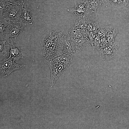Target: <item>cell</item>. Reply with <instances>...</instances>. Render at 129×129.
I'll return each mask as SVG.
<instances>
[{
  "label": "cell",
  "mask_w": 129,
  "mask_h": 129,
  "mask_svg": "<svg viewBox=\"0 0 129 129\" xmlns=\"http://www.w3.org/2000/svg\"><path fill=\"white\" fill-rule=\"evenodd\" d=\"M63 33L62 31L52 30L44 35L41 43L43 51V63L48 64L61 54Z\"/></svg>",
  "instance_id": "6da1fadb"
},
{
  "label": "cell",
  "mask_w": 129,
  "mask_h": 129,
  "mask_svg": "<svg viewBox=\"0 0 129 129\" xmlns=\"http://www.w3.org/2000/svg\"><path fill=\"white\" fill-rule=\"evenodd\" d=\"M71 58L64 56L59 57L48 64L51 71L49 84L51 87L54 86L63 72L68 67L71 60Z\"/></svg>",
  "instance_id": "7a4b0ae2"
},
{
  "label": "cell",
  "mask_w": 129,
  "mask_h": 129,
  "mask_svg": "<svg viewBox=\"0 0 129 129\" xmlns=\"http://www.w3.org/2000/svg\"><path fill=\"white\" fill-rule=\"evenodd\" d=\"M8 22L3 33L4 39L9 43H15L17 36L22 32L26 24L23 22L18 20H10Z\"/></svg>",
  "instance_id": "3957f363"
},
{
  "label": "cell",
  "mask_w": 129,
  "mask_h": 129,
  "mask_svg": "<svg viewBox=\"0 0 129 129\" xmlns=\"http://www.w3.org/2000/svg\"><path fill=\"white\" fill-rule=\"evenodd\" d=\"M22 12L21 6L11 3L6 7L0 8V17L5 18L8 21L13 20L21 21Z\"/></svg>",
  "instance_id": "277c9868"
},
{
  "label": "cell",
  "mask_w": 129,
  "mask_h": 129,
  "mask_svg": "<svg viewBox=\"0 0 129 129\" xmlns=\"http://www.w3.org/2000/svg\"><path fill=\"white\" fill-rule=\"evenodd\" d=\"M25 66V64L16 62L9 57L6 58L4 57L3 59L0 62V73L4 77H6L13 71L22 69Z\"/></svg>",
  "instance_id": "5b68a950"
},
{
  "label": "cell",
  "mask_w": 129,
  "mask_h": 129,
  "mask_svg": "<svg viewBox=\"0 0 129 129\" xmlns=\"http://www.w3.org/2000/svg\"><path fill=\"white\" fill-rule=\"evenodd\" d=\"M118 49L117 44L114 42L104 45L99 50L100 58L103 60H108L115 55Z\"/></svg>",
  "instance_id": "8992f818"
},
{
  "label": "cell",
  "mask_w": 129,
  "mask_h": 129,
  "mask_svg": "<svg viewBox=\"0 0 129 129\" xmlns=\"http://www.w3.org/2000/svg\"><path fill=\"white\" fill-rule=\"evenodd\" d=\"M71 38L72 46L71 53L72 55L84 49L90 44V40L88 37Z\"/></svg>",
  "instance_id": "52a82bcc"
},
{
  "label": "cell",
  "mask_w": 129,
  "mask_h": 129,
  "mask_svg": "<svg viewBox=\"0 0 129 129\" xmlns=\"http://www.w3.org/2000/svg\"><path fill=\"white\" fill-rule=\"evenodd\" d=\"M74 7L68 9L67 11L70 13L83 18L88 17L90 11L86 7L85 5L80 0H75Z\"/></svg>",
  "instance_id": "ba28073f"
},
{
  "label": "cell",
  "mask_w": 129,
  "mask_h": 129,
  "mask_svg": "<svg viewBox=\"0 0 129 129\" xmlns=\"http://www.w3.org/2000/svg\"><path fill=\"white\" fill-rule=\"evenodd\" d=\"M8 45L10 48L9 52L7 53L10 54L9 57L15 61L18 62L19 60L24 57L22 51L20 49L19 45L15 43H9Z\"/></svg>",
  "instance_id": "9c48e42d"
},
{
  "label": "cell",
  "mask_w": 129,
  "mask_h": 129,
  "mask_svg": "<svg viewBox=\"0 0 129 129\" xmlns=\"http://www.w3.org/2000/svg\"><path fill=\"white\" fill-rule=\"evenodd\" d=\"M22 12L21 16V21L32 24L33 21L32 17V11L27 7H22Z\"/></svg>",
  "instance_id": "30bf717a"
},
{
  "label": "cell",
  "mask_w": 129,
  "mask_h": 129,
  "mask_svg": "<svg viewBox=\"0 0 129 129\" xmlns=\"http://www.w3.org/2000/svg\"><path fill=\"white\" fill-rule=\"evenodd\" d=\"M102 5L100 0H92L89 4L85 5L88 9L97 15Z\"/></svg>",
  "instance_id": "8fae6325"
},
{
  "label": "cell",
  "mask_w": 129,
  "mask_h": 129,
  "mask_svg": "<svg viewBox=\"0 0 129 129\" xmlns=\"http://www.w3.org/2000/svg\"><path fill=\"white\" fill-rule=\"evenodd\" d=\"M114 28L113 25L106 26L100 23L98 29L99 36L101 37H106L108 33Z\"/></svg>",
  "instance_id": "7c38bea8"
},
{
  "label": "cell",
  "mask_w": 129,
  "mask_h": 129,
  "mask_svg": "<svg viewBox=\"0 0 129 129\" xmlns=\"http://www.w3.org/2000/svg\"><path fill=\"white\" fill-rule=\"evenodd\" d=\"M118 32L117 28H115L108 33L105 37L108 43L114 42L115 37Z\"/></svg>",
  "instance_id": "4fadbf2b"
},
{
  "label": "cell",
  "mask_w": 129,
  "mask_h": 129,
  "mask_svg": "<svg viewBox=\"0 0 129 129\" xmlns=\"http://www.w3.org/2000/svg\"><path fill=\"white\" fill-rule=\"evenodd\" d=\"M5 40L3 41H0V55L5 57L7 55L6 46H8V45H6L5 43L6 42Z\"/></svg>",
  "instance_id": "5bb4252c"
},
{
  "label": "cell",
  "mask_w": 129,
  "mask_h": 129,
  "mask_svg": "<svg viewBox=\"0 0 129 129\" xmlns=\"http://www.w3.org/2000/svg\"><path fill=\"white\" fill-rule=\"evenodd\" d=\"M9 2L16 5H20L22 7H27L28 0H7Z\"/></svg>",
  "instance_id": "9a60e30c"
},
{
  "label": "cell",
  "mask_w": 129,
  "mask_h": 129,
  "mask_svg": "<svg viewBox=\"0 0 129 129\" xmlns=\"http://www.w3.org/2000/svg\"><path fill=\"white\" fill-rule=\"evenodd\" d=\"M0 35L3 33L5 30V28L7 26L8 22L5 18L0 17Z\"/></svg>",
  "instance_id": "2e32d148"
},
{
  "label": "cell",
  "mask_w": 129,
  "mask_h": 129,
  "mask_svg": "<svg viewBox=\"0 0 129 129\" xmlns=\"http://www.w3.org/2000/svg\"><path fill=\"white\" fill-rule=\"evenodd\" d=\"M100 1L102 4L103 5L106 7L109 6L110 4V0H100Z\"/></svg>",
  "instance_id": "e0dca14e"
},
{
  "label": "cell",
  "mask_w": 129,
  "mask_h": 129,
  "mask_svg": "<svg viewBox=\"0 0 129 129\" xmlns=\"http://www.w3.org/2000/svg\"><path fill=\"white\" fill-rule=\"evenodd\" d=\"M110 3L113 5L123 3L122 0H110Z\"/></svg>",
  "instance_id": "ac0fdd59"
},
{
  "label": "cell",
  "mask_w": 129,
  "mask_h": 129,
  "mask_svg": "<svg viewBox=\"0 0 129 129\" xmlns=\"http://www.w3.org/2000/svg\"><path fill=\"white\" fill-rule=\"evenodd\" d=\"M82 3L85 5L89 4L92 0H80Z\"/></svg>",
  "instance_id": "d6986e66"
},
{
  "label": "cell",
  "mask_w": 129,
  "mask_h": 129,
  "mask_svg": "<svg viewBox=\"0 0 129 129\" xmlns=\"http://www.w3.org/2000/svg\"><path fill=\"white\" fill-rule=\"evenodd\" d=\"M99 107H100V106H98V107H97H97H96V108H99Z\"/></svg>",
  "instance_id": "ffe728a7"
}]
</instances>
